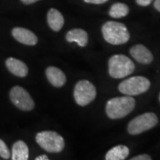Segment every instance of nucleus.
I'll list each match as a JSON object with an SVG mask.
<instances>
[{"label": "nucleus", "instance_id": "5701e85b", "mask_svg": "<svg viewBox=\"0 0 160 160\" xmlns=\"http://www.w3.org/2000/svg\"><path fill=\"white\" fill-rule=\"evenodd\" d=\"M153 5H154L156 10H157L158 11L160 12V0H156Z\"/></svg>", "mask_w": 160, "mask_h": 160}, {"label": "nucleus", "instance_id": "f3484780", "mask_svg": "<svg viewBox=\"0 0 160 160\" xmlns=\"http://www.w3.org/2000/svg\"><path fill=\"white\" fill-rule=\"evenodd\" d=\"M129 8L125 4L122 2H117L113 4L109 10V15L114 19H120L125 17L128 14Z\"/></svg>", "mask_w": 160, "mask_h": 160}, {"label": "nucleus", "instance_id": "7ed1b4c3", "mask_svg": "<svg viewBox=\"0 0 160 160\" xmlns=\"http://www.w3.org/2000/svg\"><path fill=\"white\" fill-rule=\"evenodd\" d=\"M135 70V65L127 56L116 54L108 61V73L113 79H123L131 75Z\"/></svg>", "mask_w": 160, "mask_h": 160}, {"label": "nucleus", "instance_id": "393cba45", "mask_svg": "<svg viewBox=\"0 0 160 160\" xmlns=\"http://www.w3.org/2000/svg\"><path fill=\"white\" fill-rule=\"evenodd\" d=\"M159 102H160V93H159Z\"/></svg>", "mask_w": 160, "mask_h": 160}, {"label": "nucleus", "instance_id": "aec40b11", "mask_svg": "<svg viewBox=\"0 0 160 160\" xmlns=\"http://www.w3.org/2000/svg\"><path fill=\"white\" fill-rule=\"evenodd\" d=\"M108 0H84V2L88 4H94V5H102L107 2Z\"/></svg>", "mask_w": 160, "mask_h": 160}, {"label": "nucleus", "instance_id": "a211bd4d", "mask_svg": "<svg viewBox=\"0 0 160 160\" xmlns=\"http://www.w3.org/2000/svg\"><path fill=\"white\" fill-rule=\"evenodd\" d=\"M0 157L3 159H8L11 157V152L3 140L0 139Z\"/></svg>", "mask_w": 160, "mask_h": 160}, {"label": "nucleus", "instance_id": "f03ea898", "mask_svg": "<svg viewBox=\"0 0 160 160\" xmlns=\"http://www.w3.org/2000/svg\"><path fill=\"white\" fill-rule=\"evenodd\" d=\"M102 33L105 41L111 45H123L130 39V33L127 27L118 22H107L102 27Z\"/></svg>", "mask_w": 160, "mask_h": 160}, {"label": "nucleus", "instance_id": "9d476101", "mask_svg": "<svg viewBox=\"0 0 160 160\" xmlns=\"http://www.w3.org/2000/svg\"><path fill=\"white\" fill-rule=\"evenodd\" d=\"M12 35L17 41L24 45H35L38 42V38L35 33L24 28H14L12 30Z\"/></svg>", "mask_w": 160, "mask_h": 160}, {"label": "nucleus", "instance_id": "2eb2a0df", "mask_svg": "<svg viewBox=\"0 0 160 160\" xmlns=\"http://www.w3.org/2000/svg\"><path fill=\"white\" fill-rule=\"evenodd\" d=\"M29 157V149L24 141L19 140L12 147V159L27 160Z\"/></svg>", "mask_w": 160, "mask_h": 160}, {"label": "nucleus", "instance_id": "6e6552de", "mask_svg": "<svg viewBox=\"0 0 160 160\" xmlns=\"http://www.w3.org/2000/svg\"><path fill=\"white\" fill-rule=\"evenodd\" d=\"M10 99L16 107L24 111L34 108L35 103L29 93L21 86H15L10 91Z\"/></svg>", "mask_w": 160, "mask_h": 160}, {"label": "nucleus", "instance_id": "20e7f679", "mask_svg": "<svg viewBox=\"0 0 160 160\" xmlns=\"http://www.w3.org/2000/svg\"><path fill=\"white\" fill-rule=\"evenodd\" d=\"M36 142L42 148L49 153H59L65 148L63 137L55 131H45L38 133Z\"/></svg>", "mask_w": 160, "mask_h": 160}, {"label": "nucleus", "instance_id": "4468645a", "mask_svg": "<svg viewBox=\"0 0 160 160\" xmlns=\"http://www.w3.org/2000/svg\"><path fill=\"white\" fill-rule=\"evenodd\" d=\"M47 21L49 27L55 32L59 31L62 28L65 23L62 14L55 8H51L48 12Z\"/></svg>", "mask_w": 160, "mask_h": 160}, {"label": "nucleus", "instance_id": "9b49d317", "mask_svg": "<svg viewBox=\"0 0 160 160\" xmlns=\"http://www.w3.org/2000/svg\"><path fill=\"white\" fill-rule=\"evenodd\" d=\"M45 74L48 80L52 85L57 88H61L66 83V76L64 72L54 66L47 68Z\"/></svg>", "mask_w": 160, "mask_h": 160}, {"label": "nucleus", "instance_id": "ddd939ff", "mask_svg": "<svg viewBox=\"0 0 160 160\" xmlns=\"http://www.w3.org/2000/svg\"><path fill=\"white\" fill-rule=\"evenodd\" d=\"M65 38L68 42H76L82 48L85 47L88 43V34L85 31L80 28H74L69 31Z\"/></svg>", "mask_w": 160, "mask_h": 160}, {"label": "nucleus", "instance_id": "dca6fc26", "mask_svg": "<svg viewBox=\"0 0 160 160\" xmlns=\"http://www.w3.org/2000/svg\"><path fill=\"white\" fill-rule=\"evenodd\" d=\"M129 148L125 145H119L112 148L105 155L106 160H124L128 157Z\"/></svg>", "mask_w": 160, "mask_h": 160}, {"label": "nucleus", "instance_id": "4be33fe9", "mask_svg": "<svg viewBox=\"0 0 160 160\" xmlns=\"http://www.w3.org/2000/svg\"><path fill=\"white\" fill-rule=\"evenodd\" d=\"M20 1L24 5H31V4L37 2H39L40 0H20Z\"/></svg>", "mask_w": 160, "mask_h": 160}, {"label": "nucleus", "instance_id": "412c9836", "mask_svg": "<svg viewBox=\"0 0 160 160\" xmlns=\"http://www.w3.org/2000/svg\"><path fill=\"white\" fill-rule=\"evenodd\" d=\"M152 1L153 0H136V2L140 6L146 7V6H148L152 2Z\"/></svg>", "mask_w": 160, "mask_h": 160}, {"label": "nucleus", "instance_id": "f8f14e48", "mask_svg": "<svg viewBox=\"0 0 160 160\" xmlns=\"http://www.w3.org/2000/svg\"><path fill=\"white\" fill-rule=\"evenodd\" d=\"M6 67L13 75L19 77H25L28 73V68L21 60L10 57L5 62Z\"/></svg>", "mask_w": 160, "mask_h": 160}, {"label": "nucleus", "instance_id": "1a4fd4ad", "mask_svg": "<svg viewBox=\"0 0 160 160\" xmlns=\"http://www.w3.org/2000/svg\"><path fill=\"white\" fill-rule=\"evenodd\" d=\"M130 54L136 61L143 65H149L153 60L151 51L142 44H137L131 48Z\"/></svg>", "mask_w": 160, "mask_h": 160}, {"label": "nucleus", "instance_id": "6ab92c4d", "mask_svg": "<svg viewBox=\"0 0 160 160\" xmlns=\"http://www.w3.org/2000/svg\"><path fill=\"white\" fill-rule=\"evenodd\" d=\"M131 160H151L152 158L151 156L148 154H140L138 156H136V157L131 158Z\"/></svg>", "mask_w": 160, "mask_h": 160}, {"label": "nucleus", "instance_id": "0eeeda50", "mask_svg": "<svg viewBox=\"0 0 160 160\" xmlns=\"http://www.w3.org/2000/svg\"><path fill=\"white\" fill-rule=\"evenodd\" d=\"M73 97L77 105L84 107L89 105L97 97V89L88 80H80L74 87Z\"/></svg>", "mask_w": 160, "mask_h": 160}, {"label": "nucleus", "instance_id": "b1692460", "mask_svg": "<svg viewBox=\"0 0 160 160\" xmlns=\"http://www.w3.org/2000/svg\"><path fill=\"white\" fill-rule=\"evenodd\" d=\"M36 160H48V157L47 155L45 154H43V155H41V156H39V157H36Z\"/></svg>", "mask_w": 160, "mask_h": 160}, {"label": "nucleus", "instance_id": "423d86ee", "mask_svg": "<svg viewBox=\"0 0 160 160\" xmlns=\"http://www.w3.org/2000/svg\"><path fill=\"white\" fill-rule=\"evenodd\" d=\"M159 119L154 113H145L137 116L128 125V132L131 135H138L149 131L158 124Z\"/></svg>", "mask_w": 160, "mask_h": 160}, {"label": "nucleus", "instance_id": "f257e3e1", "mask_svg": "<svg viewBox=\"0 0 160 160\" xmlns=\"http://www.w3.org/2000/svg\"><path fill=\"white\" fill-rule=\"evenodd\" d=\"M135 106V99L130 96L112 98L106 104V114L111 119H122L133 111Z\"/></svg>", "mask_w": 160, "mask_h": 160}, {"label": "nucleus", "instance_id": "39448f33", "mask_svg": "<svg viewBox=\"0 0 160 160\" xmlns=\"http://www.w3.org/2000/svg\"><path fill=\"white\" fill-rule=\"evenodd\" d=\"M151 87V82L142 76H135L123 80L119 85V91L126 96H138L145 93Z\"/></svg>", "mask_w": 160, "mask_h": 160}]
</instances>
